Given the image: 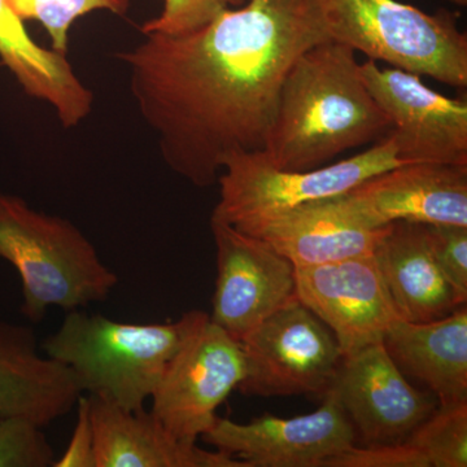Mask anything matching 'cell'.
<instances>
[{"instance_id": "obj_7", "label": "cell", "mask_w": 467, "mask_h": 467, "mask_svg": "<svg viewBox=\"0 0 467 467\" xmlns=\"http://www.w3.org/2000/svg\"><path fill=\"white\" fill-rule=\"evenodd\" d=\"M244 395H324L333 386L343 352L333 331L299 299L291 301L242 340Z\"/></svg>"}, {"instance_id": "obj_27", "label": "cell", "mask_w": 467, "mask_h": 467, "mask_svg": "<svg viewBox=\"0 0 467 467\" xmlns=\"http://www.w3.org/2000/svg\"><path fill=\"white\" fill-rule=\"evenodd\" d=\"M77 420L69 444L54 467H95L94 430L90 416V400L79 396L76 405Z\"/></svg>"}, {"instance_id": "obj_12", "label": "cell", "mask_w": 467, "mask_h": 467, "mask_svg": "<svg viewBox=\"0 0 467 467\" xmlns=\"http://www.w3.org/2000/svg\"><path fill=\"white\" fill-rule=\"evenodd\" d=\"M364 447L402 444L436 410L389 358L383 342L344 356L333 383Z\"/></svg>"}, {"instance_id": "obj_13", "label": "cell", "mask_w": 467, "mask_h": 467, "mask_svg": "<svg viewBox=\"0 0 467 467\" xmlns=\"http://www.w3.org/2000/svg\"><path fill=\"white\" fill-rule=\"evenodd\" d=\"M297 299L333 331L344 356L383 342L399 317L371 256L295 267Z\"/></svg>"}, {"instance_id": "obj_21", "label": "cell", "mask_w": 467, "mask_h": 467, "mask_svg": "<svg viewBox=\"0 0 467 467\" xmlns=\"http://www.w3.org/2000/svg\"><path fill=\"white\" fill-rule=\"evenodd\" d=\"M405 442L420 451L430 467H466L467 401L441 404Z\"/></svg>"}, {"instance_id": "obj_5", "label": "cell", "mask_w": 467, "mask_h": 467, "mask_svg": "<svg viewBox=\"0 0 467 467\" xmlns=\"http://www.w3.org/2000/svg\"><path fill=\"white\" fill-rule=\"evenodd\" d=\"M317 5L333 41L377 63L466 88L467 36L448 9L430 15L398 0H317Z\"/></svg>"}, {"instance_id": "obj_18", "label": "cell", "mask_w": 467, "mask_h": 467, "mask_svg": "<svg viewBox=\"0 0 467 467\" xmlns=\"http://www.w3.org/2000/svg\"><path fill=\"white\" fill-rule=\"evenodd\" d=\"M373 256L401 319L423 324L466 306L436 264L425 223H392Z\"/></svg>"}, {"instance_id": "obj_28", "label": "cell", "mask_w": 467, "mask_h": 467, "mask_svg": "<svg viewBox=\"0 0 467 467\" xmlns=\"http://www.w3.org/2000/svg\"><path fill=\"white\" fill-rule=\"evenodd\" d=\"M447 2L453 3V5H461V7H465L467 5V0H447Z\"/></svg>"}, {"instance_id": "obj_10", "label": "cell", "mask_w": 467, "mask_h": 467, "mask_svg": "<svg viewBox=\"0 0 467 467\" xmlns=\"http://www.w3.org/2000/svg\"><path fill=\"white\" fill-rule=\"evenodd\" d=\"M217 279L209 321L242 342L261 322L297 299L295 265L263 239L211 218Z\"/></svg>"}, {"instance_id": "obj_6", "label": "cell", "mask_w": 467, "mask_h": 467, "mask_svg": "<svg viewBox=\"0 0 467 467\" xmlns=\"http://www.w3.org/2000/svg\"><path fill=\"white\" fill-rule=\"evenodd\" d=\"M399 165L404 162L389 133L353 158L312 171H281L261 150L232 153L218 177L220 201L212 218L238 226L304 202L342 195Z\"/></svg>"}, {"instance_id": "obj_1", "label": "cell", "mask_w": 467, "mask_h": 467, "mask_svg": "<svg viewBox=\"0 0 467 467\" xmlns=\"http://www.w3.org/2000/svg\"><path fill=\"white\" fill-rule=\"evenodd\" d=\"M143 36L117 57L165 164L201 189L232 153L265 149L292 64L333 39L317 0H248L192 32Z\"/></svg>"}, {"instance_id": "obj_17", "label": "cell", "mask_w": 467, "mask_h": 467, "mask_svg": "<svg viewBox=\"0 0 467 467\" xmlns=\"http://www.w3.org/2000/svg\"><path fill=\"white\" fill-rule=\"evenodd\" d=\"M95 467H247L223 451L175 438L146 410L129 411L88 395Z\"/></svg>"}, {"instance_id": "obj_15", "label": "cell", "mask_w": 467, "mask_h": 467, "mask_svg": "<svg viewBox=\"0 0 467 467\" xmlns=\"http://www.w3.org/2000/svg\"><path fill=\"white\" fill-rule=\"evenodd\" d=\"M389 225L368 226L342 193L234 227L263 239L295 267H303L371 256Z\"/></svg>"}, {"instance_id": "obj_2", "label": "cell", "mask_w": 467, "mask_h": 467, "mask_svg": "<svg viewBox=\"0 0 467 467\" xmlns=\"http://www.w3.org/2000/svg\"><path fill=\"white\" fill-rule=\"evenodd\" d=\"M355 54L331 39L295 60L261 150L269 164L281 171H312L389 135L391 121L368 90Z\"/></svg>"}, {"instance_id": "obj_25", "label": "cell", "mask_w": 467, "mask_h": 467, "mask_svg": "<svg viewBox=\"0 0 467 467\" xmlns=\"http://www.w3.org/2000/svg\"><path fill=\"white\" fill-rule=\"evenodd\" d=\"M426 227L436 264L461 299L467 301V226Z\"/></svg>"}, {"instance_id": "obj_9", "label": "cell", "mask_w": 467, "mask_h": 467, "mask_svg": "<svg viewBox=\"0 0 467 467\" xmlns=\"http://www.w3.org/2000/svg\"><path fill=\"white\" fill-rule=\"evenodd\" d=\"M359 73L391 121L393 142L404 164L467 165V101L427 88L420 76L377 61L359 64Z\"/></svg>"}, {"instance_id": "obj_8", "label": "cell", "mask_w": 467, "mask_h": 467, "mask_svg": "<svg viewBox=\"0 0 467 467\" xmlns=\"http://www.w3.org/2000/svg\"><path fill=\"white\" fill-rule=\"evenodd\" d=\"M244 376L241 342L208 319L169 362L150 398V413L175 438L196 442Z\"/></svg>"}, {"instance_id": "obj_3", "label": "cell", "mask_w": 467, "mask_h": 467, "mask_svg": "<svg viewBox=\"0 0 467 467\" xmlns=\"http://www.w3.org/2000/svg\"><path fill=\"white\" fill-rule=\"evenodd\" d=\"M208 319V313L190 310L174 322L126 324L70 310L42 349L73 371L82 391L125 410H143L169 362Z\"/></svg>"}, {"instance_id": "obj_23", "label": "cell", "mask_w": 467, "mask_h": 467, "mask_svg": "<svg viewBox=\"0 0 467 467\" xmlns=\"http://www.w3.org/2000/svg\"><path fill=\"white\" fill-rule=\"evenodd\" d=\"M43 427L24 420H0V467H50L55 454Z\"/></svg>"}, {"instance_id": "obj_20", "label": "cell", "mask_w": 467, "mask_h": 467, "mask_svg": "<svg viewBox=\"0 0 467 467\" xmlns=\"http://www.w3.org/2000/svg\"><path fill=\"white\" fill-rule=\"evenodd\" d=\"M0 60L29 97L57 110L64 128H76L90 115L94 95L76 75L67 55L34 41L7 0H0Z\"/></svg>"}, {"instance_id": "obj_26", "label": "cell", "mask_w": 467, "mask_h": 467, "mask_svg": "<svg viewBox=\"0 0 467 467\" xmlns=\"http://www.w3.org/2000/svg\"><path fill=\"white\" fill-rule=\"evenodd\" d=\"M322 467H430L422 454L402 442L395 445L358 448L330 457Z\"/></svg>"}, {"instance_id": "obj_4", "label": "cell", "mask_w": 467, "mask_h": 467, "mask_svg": "<svg viewBox=\"0 0 467 467\" xmlns=\"http://www.w3.org/2000/svg\"><path fill=\"white\" fill-rule=\"evenodd\" d=\"M0 259L20 275L21 313L30 322L42 321L51 306L70 312L107 300L119 284L78 227L2 192Z\"/></svg>"}, {"instance_id": "obj_16", "label": "cell", "mask_w": 467, "mask_h": 467, "mask_svg": "<svg viewBox=\"0 0 467 467\" xmlns=\"http://www.w3.org/2000/svg\"><path fill=\"white\" fill-rule=\"evenodd\" d=\"M81 395L73 371L41 353L32 328L0 321V420L46 427L70 413Z\"/></svg>"}, {"instance_id": "obj_19", "label": "cell", "mask_w": 467, "mask_h": 467, "mask_svg": "<svg viewBox=\"0 0 467 467\" xmlns=\"http://www.w3.org/2000/svg\"><path fill=\"white\" fill-rule=\"evenodd\" d=\"M383 344L401 373L426 384L441 404L467 401L466 306L423 324L398 318Z\"/></svg>"}, {"instance_id": "obj_22", "label": "cell", "mask_w": 467, "mask_h": 467, "mask_svg": "<svg viewBox=\"0 0 467 467\" xmlns=\"http://www.w3.org/2000/svg\"><path fill=\"white\" fill-rule=\"evenodd\" d=\"M9 7L23 21L41 24L51 39L52 50L67 54L70 26L76 20L95 11H109L122 16L129 0H7Z\"/></svg>"}, {"instance_id": "obj_11", "label": "cell", "mask_w": 467, "mask_h": 467, "mask_svg": "<svg viewBox=\"0 0 467 467\" xmlns=\"http://www.w3.org/2000/svg\"><path fill=\"white\" fill-rule=\"evenodd\" d=\"M322 398L321 407L306 416L265 414L250 423L218 417L202 441L247 467H322L356 441L355 429L333 387Z\"/></svg>"}, {"instance_id": "obj_24", "label": "cell", "mask_w": 467, "mask_h": 467, "mask_svg": "<svg viewBox=\"0 0 467 467\" xmlns=\"http://www.w3.org/2000/svg\"><path fill=\"white\" fill-rule=\"evenodd\" d=\"M248 0H164L158 17L143 24L142 33L181 34L198 29L225 9L241 7Z\"/></svg>"}, {"instance_id": "obj_14", "label": "cell", "mask_w": 467, "mask_h": 467, "mask_svg": "<svg viewBox=\"0 0 467 467\" xmlns=\"http://www.w3.org/2000/svg\"><path fill=\"white\" fill-rule=\"evenodd\" d=\"M368 226L398 221L467 226V165L417 162L389 169L343 193Z\"/></svg>"}]
</instances>
